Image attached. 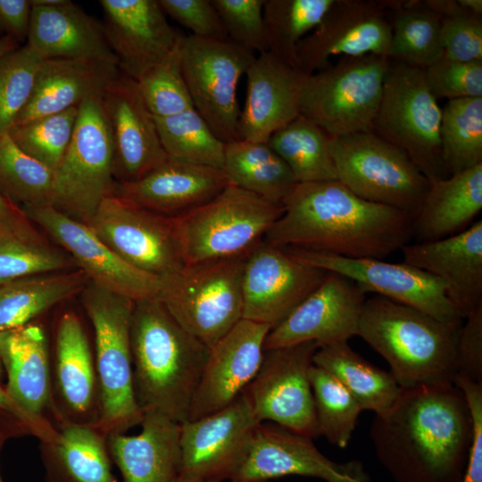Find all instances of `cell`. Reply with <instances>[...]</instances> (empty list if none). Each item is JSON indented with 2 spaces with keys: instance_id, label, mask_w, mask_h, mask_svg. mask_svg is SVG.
<instances>
[{
  "instance_id": "1",
  "label": "cell",
  "mask_w": 482,
  "mask_h": 482,
  "mask_svg": "<svg viewBox=\"0 0 482 482\" xmlns=\"http://www.w3.org/2000/svg\"><path fill=\"white\" fill-rule=\"evenodd\" d=\"M377 458L395 482H460L472 436L462 392L454 384L401 388L370 425Z\"/></svg>"
},
{
  "instance_id": "2",
  "label": "cell",
  "mask_w": 482,
  "mask_h": 482,
  "mask_svg": "<svg viewBox=\"0 0 482 482\" xmlns=\"http://www.w3.org/2000/svg\"><path fill=\"white\" fill-rule=\"evenodd\" d=\"M264 241L345 258L384 259L410 244L412 217L367 201L339 180L297 183Z\"/></svg>"
},
{
  "instance_id": "3",
  "label": "cell",
  "mask_w": 482,
  "mask_h": 482,
  "mask_svg": "<svg viewBox=\"0 0 482 482\" xmlns=\"http://www.w3.org/2000/svg\"><path fill=\"white\" fill-rule=\"evenodd\" d=\"M130 345L140 411L187 421L210 348L185 330L158 298L135 302Z\"/></svg>"
},
{
  "instance_id": "4",
  "label": "cell",
  "mask_w": 482,
  "mask_h": 482,
  "mask_svg": "<svg viewBox=\"0 0 482 482\" xmlns=\"http://www.w3.org/2000/svg\"><path fill=\"white\" fill-rule=\"evenodd\" d=\"M459 328L375 295L364 302L357 336L387 362L401 388H411L453 384Z\"/></svg>"
},
{
  "instance_id": "5",
  "label": "cell",
  "mask_w": 482,
  "mask_h": 482,
  "mask_svg": "<svg viewBox=\"0 0 482 482\" xmlns=\"http://www.w3.org/2000/svg\"><path fill=\"white\" fill-rule=\"evenodd\" d=\"M95 335V366L99 392L96 427L106 436L141 423L135 397L130 326L135 302L93 283L80 294Z\"/></svg>"
},
{
  "instance_id": "6",
  "label": "cell",
  "mask_w": 482,
  "mask_h": 482,
  "mask_svg": "<svg viewBox=\"0 0 482 482\" xmlns=\"http://www.w3.org/2000/svg\"><path fill=\"white\" fill-rule=\"evenodd\" d=\"M246 257L186 264L160 278L158 299L185 330L209 348L243 319Z\"/></svg>"
},
{
  "instance_id": "7",
  "label": "cell",
  "mask_w": 482,
  "mask_h": 482,
  "mask_svg": "<svg viewBox=\"0 0 482 482\" xmlns=\"http://www.w3.org/2000/svg\"><path fill=\"white\" fill-rule=\"evenodd\" d=\"M283 205L229 184L177 219L186 264L246 256L263 241Z\"/></svg>"
},
{
  "instance_id": "8",
  "label": "cell",
  "mask_w": 482,
  "mask_h": 482,
  "mask_svg": "<svg viewBox=\"0 0 482 482\" xmlns=\"http://www.w3.org/2000/svg\"><path fill=\"white\" fill-rule=\"evenodd\" d=\"M389 62L377 54L344 56L308 75L300 114L330 137L371 131Z\"/></svg>"
},
{
  "instance_id": "9",
  "label": "cell",
  "mask_w": 482,
  "mask_h": 482,
  "mask_svg": "<svg viewBox=\"0 0 482 482\" xmlns=\"http://www.w3.org/2000/svg\"><path fill=\"white\" fill-rule=\"evenodd\" d=\"M441 115L424 70L390 60L371 131L405 152L429 181L448 177L441 154Z\"/></svg>"
},
{
  "instance_id": "10",
  "label": "cell",
  "mask_w": 482,
  "mask_h": 482,
  "mask_svg": "<svg viewBox=\"0 0 482 482\" xmlns=\"http://www.w3.org/2000/svg\"><path fill=\"white\" fill-rule=\"evenodd\" d=\"M337 180L358 196L413 217L429 180L399 147L372 131L330 137Z\"/></svg>"
},
{
  "instance_id": "11",
  "label": "cell",
  "mask_w": 482,
  "mask_h": 482,
  "mask_svg": "<svg viewBox=\"0 0 482 482\" xmlns=\"http://www.w3.org/2000/svg\"><path fill=\"white\" fill-rule=\"evenodd\" d=\"M113 145L102 95L85 100L69 147L54 172L51 205L87 224L101 203L112 195Z\"/></svg>"
},
{
  "instance_id": "12",
  "label": "cell",
  "mask_w": 482,
  "mask_h": 482,
  "mask_svg": "<svg viewBox=\"0 0 482 482\" xmlns=\"http://www.w3.org/2000/svg\"><path fill=\"white\" fill-rule=\"evenodd\" d=\"M254 57L229 39L182 37L181 71L194 109L225 144L240 139L237 84Z\"/></svg>"
},
{
  "instance_id": "13",
  "label": "cell",
  "mask_w": 482,
  "mask_h": 482,
  "mask_svg": "<svg viewBox=\"0 0 482 482\" xmlns=\"http://www.w3.org/2000/svg\"><path fill=\"white\" fill-rule=\"evenodd\" d=\"M87 227L135 268L162 278L186 265L177 219L107 196Z\"/></svg>"
},
{
  "instance_id": "14",
  "label": "cell",
  "mask_w": 482,
  "mask_h": 482,
  "mask_svg": "<svg viewBox=\"0 0 482 482\" xmlns=\"http://www.w3.org/2000/svg\"><path fill=\"white\" fill-rule=\"evenodd\" d=\"M261 422L243 392L212 414L181 424L179 482L231 480L244 463Z\"/></svg>"
},
{
  "instance_id": "15",
  "label": "cell",
  "mask_w": 482,
  "mask_h": 482,
  "mask_svg": "<svg viewBox=\"0 0 482 482\" xmlns=\"http://www.w3.org/2000/svg\"><path fill=\"white\" fill-rule=\"evenodd\" d=\"M315 342L264 350L261 367L245 389L255 417L313 439L320 435L310 368Z\"/></svg>"
},
{
  "instance_id": "16",
  "label": "cell",
  "mask_w": 482,
  "mask_h": 482,
  "mask_svg": "<svg viewBox=\"0 0 482 482\" xmlns=\"http://www.w3.org/2000/svg\"><path fill=\"white\" fill-rule=\"evenodd\" d=\"M298 260L345 276L366 294L373 293L414 308L447 325L459 327L463 317L447 297L443 284L408 263L382 259L345 258L300 248H284Z\"/></svg>"
},
{
  "instance_id": "17",
  "label": "cell",
  "mask_w": 482,
  "mask_h": 482,
  "mask_svg": "<svg viewBox=\"0 0 482 482\" xmlns=\"http://www.w3.org/2000/svg\"><path fill=\"white\" fill-rule=\"evenodd\" d=\"M327 273L263 240L245 261L243 319L273 328L323 281Z\"/></svg>"
},
{
  "instance_id": "18",
  "label": "cell",
  "mask_w": 482,
  "mask_h": 482,
  "mask_svg": "<svg viewBox=\"0 0 482 482\" xmlns=\"http://www.w3.org/2000/svg\"><path fill=\"white\" fill-rule=\"evenodd\" d=\"M391 26L383 1L336 0L320 23L297 45V66L311 75L335 56L388 58Z\"/></svg>"
},
{
  "instance_id": "19",
  "label": "cell",
  "mask_w": 482,
  "mask_h": 482,
  "mask_svg": "<svg viewBox=\"0 0 482 482\" xmlns=\"http://www.w3.org/2000/svg\"><path fill=\"white\" fill-rule=\"evenodd\" d=\"M22 211L71 256L94 285L134 302L158 298L160 278L129 264L87 225L50 205L25 207Z\"/></svg>"
},
{
  "instance_id": "20",
  "label": "cell",
  "mask_w": 482,
  "mask_h": 482,
  "mask_svg": "<svg viewBox=\"0 0 482 482\" xmlns=\"http://www.w3.org/2000/svg\"><path fill=\"white\" fill-rule=\"evenodd\" d=\"M367 294L351 279L328 271L323 281L268 333L264 350L315 342L319 347L357 336Z\"/></svg>"
},
{
  "instance_id": "21",
  "label": "cell",
  "mask_w": 482,
  "mask_h": 482,
  "mask_svg": "<svg viewBox=\"0 0 482 482\" xmlns=\"http://www.w3.org/2000/svg\"><path fill=\"white\" fill-rule=\"evenodd\" d=\"M297 475L326 482H370L358 461L337 462L325 456L312 439L279 426L258 425L247 456L231 482H267Z\"/></svg>"
},
{
  "instance_id": "22",
  "label": "cell",
  "mask_w": 482,
  "mask_h": 482,
  "mask_svg": "<svg viewBox=\"0 0 482 482\" xmlns=\"http://www.w3.org/2000/svg\"><path fill=\"white\" fill-rule=\"evenodd\" d=\"M102 101L113 145L116 182L138 180L168 160L155 117L137 80L120 72L104 89Z\"/></svg>"
},
{
  "instance_id": "23",
  "label": "cell",
  "mask_w": 482,
  "mask_h": 482,
  "mask_svg": "<svg viewBox=\"0 0 482 482\" xmlns=\"http://www.w3.org/2000/svg\"><path fill=\"white\" fill-rule=\"evenodd\" d=\"M270 328L241 319L210 348L187 420H195L234 402L256 376Z\"/></svg>"
},
{
  "instance_id": "24",
  "label": "cell",
  "mask_w": 482,
  "mask_h": 482,
  "mask_svg": "<svg viewBox=\"0 0 482 482\" xmlns=\"http://www.w3.org/2000/svg\"><path fill=\"white\" fill-rule=\"evenodd\" d=\"M107 41L120 71L137 80L176 46L181 33L158 0H101Z\"/></svg>"
},
{
  "instance_id": "25",
  "label": "cell",
  "mask_w": 482,
  "mask_h": 482,
  "mask_svg": "<svg viewBox=\"0 0 482 482\" xmlns=\"http://www.w3.org/2000/svg\"><path fill=\"white\" fill-rule=\"evenodd\" d=\"M52 411L60 426H96L99 416L95 360L82 322L73 312L63 313L56 327Z\"/></svg>"
},
{
  "instance_id": "26",
  "label": "cell",
  "mask_w": 482,
  "mask_h": 482,
  "mask_svg": "<svg viewBox=\"0 0 482 482\" xmlns=\"http://www.w3.org/2000/svg\"><path fill=\"white\" fill-rule=\"evenodd\" d=\"M245 75L247 90L239 117V137L267 143L276 130L300 115L308 75L269 51L255 54Z\"/></svg>"
},
{
  "instance_id": "27",
  "label": "cell",
  "mask_w": 482,
  "mask_h": 482,
  "mask_svg": "<svg viewBox=\"0 0 482 482\" xmlns=\"http://www.w3.org/2000/svg\"><path fill=\"white\" fill-rule=\"evenodd\" d=\"M403 262L436 278L463 319L482 305V220L455 235L408 244Z\"/></svg>"
},
{
  "instance_id": "28",
  "label": "cell",
  "mask_w": 482,
  "mask_h": 482,
  "mask_svg": "<svg viewBox=\"0 0 482 482\" xmlns=\"http://www.w3.org/2000/svg\"><path fill=\"white\" fill-rule=\"evenodd\" d=\"M229 184L221 169L168 159L138 180L115 182L112 195L178 219L212 200Z\"/></svg>"
},
{
  "instance_id": "29",
  "label": "cell",
  "mask_w": 482,
  "mask_h": 482,
  "mask_svg": "<svg viewBox=\"0 0 482 482\" xmlns=\"http://www.w3.org/2000/svg\"><path fill=\"white\" fill-rule=\"evenodd\" d=\"M31 6L25 45L39 58L90 59L117 64L103 23L76 4L62 0L54 5Z\"/></svg>"
},
{
  "instance_id": "30",
  "label": "cell",
  "mask_w": 482,
  "mask_h": 482,
  "mask_svg": "<svg viewBox=\"0 0 482 482\" xmlns=\"http://www.w3.org/2000/svg\"><path fill=\"white\" fill-rule=\"evenodd\" d=\"M136 436H106L121 482H174L181 462V424L154 411L144 412Z\"/></svg>"
},
{
  "instance_id": "31",
  "label": "cell",
  "mask_w": 482,
  "mask_h": 482,
  "mask_svg": "<svg viewBox=\"0 0 482 482\" xmlns=\"http://www.w3.org/2000/svg\"><path fill=\"white\" fill-rule=\"evenodd\" d=\"M120 73L116 63L90 59H48L40 63L31 96L14 125L79 107L103 95Z\"/></svg>"
},
{
  "instance_id": "32",
  "label": "cell",
  "mask_w": 482,
  "mask_h": 482,
  "mask_svg": "<svg viewBox=\"0 0 482 482\" xmlns=\"http://www.w3.org/2000/svg\"><path fill=\"white\" fill-rule=\"evenodd\" d=\"M0 361L7 372L6 393L25 412L46 419L52 410V366L47 338L39 325L0 331Z\"/></svg>"
},
{
  "instance_id": "33",
  "label": "cell",
  "mask_w": 482,
  "mask_h": 482,
  "mask_svg": "<svg viewBox=\"0 0 482 482\" xmlns=\"http://www.w3.org/2000/svg\"><path fill=\"white\" fill-rule=\"evenodd\" d=\"M482 210V163L444 179L429 187L412 217L416 242L442 239L469 228Z\"/></svg>"
},
{
  "instance_id": "34",
  "label": "cell",
  "mask_w": 482,
  "mask_h": 482,
  "mask_svg": "<svg viewBox=\"0 0 482 482\" xmlns=\"http://www.w3.org/2000/svg\"><path fill=\"white\" fill-rule=\"evenodd\" d=\"M40 451L46 482H118L106 436L93 425H62Z\"/></svg>"
},
{
  "instance_id": "35",
  "label": "cell",
  "mask_w": 482,
  "mask_h": 482,
  "mask_svg": "<svg viewBox=\"0 0 482 482\" xmlns=\"http://www.w3.org/2000/svg\"><path fill=\"white\" fill-rule=\"evenodd\" d=\"M89 278L80 269L38 274L0 286V331L19 328L81 292Z\"/></svg>"
},
{
  "instance_id": "36",
  "label": "cell",
  "mask_w": 482,
  "mask_h": 482,
  "mask_svg": "<svg viewBox=\"0 0 482 482\" xmlns=\"http://www.w3.org/2000/svg\"><path fill=\"white\" fill-rule=\"evenodd\" d=\"M312 362L340 382L363 410L372 411L375 415L386 413L401 391L390 371L363 359L348 342L319 347Z\"/></svg>"
},
{
  "instance_id": "37",
  "label": "cell",
  "mask_w": 482,
  "mask_h": 482,
  "mask_svg": "<svg viewBox=\"0 0 482 482\" xmlns=\"http://www.w3.org/2000/svg\"><path fill=\"white\" fill-rule=\"evenodd\" d=\"M222 170L230 184L279 204L297 184L288 166L262 142L227 143Z\"/></svg>"
},
{
  "instance_id": "38",
  "label": "cell",
  "mask_w": 482,
  "mask_h": 482,
  "mask_svg": "<svg viewBox=\"0 0 482 482\" xmlns=\"http://www.w3.org/2000/svg\"><path fill=\"white\" fill-rule=\"evenodd\" d=\"M383 3L391 26L389 60L425 69L443 57L441 17L425 1Z\"/></svg>"
},
{
  "instance_id": "39",
  "label": "cell",
  "mask_w": 482,
  "mask_h": 482,
  "mask_svg": "<svg viewBox=\"0 0 482 482\" xmlns=\"http://www.w3.org/2000/svg\"><path fill=\"white\" fill-rule=\"evenodd\" d=\"M330 137L303 115L276 130L269 146L288 166L297 183L337 179L329 149Z\"/></svg>"
},
{
  "instance_id": "40",
  "label": "cell",
  "mask_w": 482,
  "mask_h": 482,
  "mask_svg": "<svg viewBox=\"0 0 482 482\" xmlns=\"http://www.w3.org/2000/svg\"><path fill=\"white\" fill-rule=\"evenodd\" d=\"M336 0H264L268 51L298 69L296 47L322 21Z\"/></svg>"
},
{
  "instance_id": "41",
  "label": "cell",
  "mask_w": 482,
  "mask_h": 482,
  "mask_svg": "<svg viewBox=\"0 0 482 482\" xmlns=\"http://www.w3.org/2000/svg\"><path fill=\"white\" fill-rule=\"evenodd\" d=\"M439 135L447 176L482 163V97L447 101Z\"/></svg>"
},
{
  "instance_id": "42",
  "label": "cell",
  "mask_w": 482,
  "mask_h": 482,
  "mask_svg": "<svg viewBox=\"0 0 482 482\" xmlns=\"http://www.w3.org/2000/svg\"><path fill=\"white\" fill-rule=\"evenodd\" d=\"M155 120L168 159L222 170L226 144L194 108Z\"/></svg>"
},
{
  "instance_id": "43",
  "label": "cell",
  "mask_w": 482,
  "mask_h": 482,
  "mask_svg": "<svg viewBox=\"0 0 482 482\" xmlns=\"http://www.w3.org/2000/svg\"><path fill=\"white\" fill-rule=\"evenodd\" d=\"M54 171L0 136V194L19 207L51 205Z\"/></svg>"
},
{
  "instance_id": "44",
  "label": "cell",
  "mask_w": 482,
  "mask_h": 482,
  "mask_svg": "<svg viewBox=\"0 0 482 482\" xmlns=\"http://www.w3.org/2000/svg\"><path fill=\"white\" fill-rule=\"evenodd\" d=\"M309 377L320 435L339 448L346 447L363 409L325 370L312 364Z\"/></svg>"
},
{
  "instance_id": "45",
  "label": "cell",
  "mask_w": 482,
  "mask_h": 482,
  "mask_svg": "<svg viewBox=\"0 0 482 482\" xmlns=\"http://www.w3.org/2000/svg\"><path fill=\"white\" fill-rule=\"evenodd\" d=\"M78 109L71 108L13 125L7 133L25 154L54 172L73 136Z\"/></svg>"
},
{
  "instance_id": "46",
  "label": "cell",
  "mask_w": 482,
  "mask_h": 482,
  "mask_svg": "<svg viewBox=\"0 0 482 482\" xmlns=\"http://www.w3.org/2000/svg\"><path fill=\"white\" fill-rule=\"evenodd\" d=\"M77 268L65 250L47 240L33 241L11 236L0 238V286L29 276Z\"/></svg>"
},
{
  "instance_id": "47",
  "label": "cell",
  "mask_w": 482,
  "mask_h": 482,
  "mask_svg": "<svg viewBox=\"0 0 482 482\" xmlns=\"http://www.w3.org/2000/svg\"><path fill=\"white\" fill-rule=\"evenodd\" d=\"M181 34L173 49L137 80L141 95L156 118L194 108L180 64Z\"/></svg>"
},
{
  "instance_id": "48",
  "label": "cell",
  "mask_w": 482,
  "mask_h": 482,
  "mask_svg": "<svg viewBox=\"0 0 482 482\" xmlns=\"http://www.w3.org/2000/svg\"><path fill=\"white\" fill-rule=\"evenodd\" d=\"M42 61L26 45L0 57V136L28 104Z\"/></svg>"
},
{
  "instance_id": "49",
  "label": "cell",
  "mask_w": 482,
  "mask_h": 482,
  "mask_svg": "<svg viewBox=\"0 0 482 482\" xmlns=\"http://www.w3.org/2000/svg\"><path fill=\"white\" fill-rule=\"evenodd\" d=\"M423 70L436 100L482 97V61L461 62L443 55Z\"/></svg>"
},
{
  "instance_id": "50",
  "label": "cell",
  "mask_w": 482,
  "mask_h": 482,
  "mask_svg": "<svg viewBox=\"0 0 482 482\" xmlns=\"http://www.w3.org/2000/svg\"><path fill=\"white\" fill-rule=\"evenodd\" d=\"M229 39L255 54L268 51L264 0H212Z\"/></svg>"
},
{
  "instance_id": "51",
  "label": "cell",
  "mask_w": 482,
  "mask_h": 482,
  "mask_svg": "<svg viewBox=\"0 0 482 482\" xmlns=\"http://www.w3.org/2000/svg\"><path fill=\"white\" fill-rule=\"evenodd\" d=\"M440 42L446 58L482 61V16L462 11L441 17Z\"/></svg>"
},
{
  "instance_id": "52",
  "label": "cell",
  "mask_w": 482,
  "mask_h": 482,
  "mask_svg": "<svg viewBox=\"0 0 482 482\" xmlns=\"http://www.w3.org/2000/svg\"><path fill=\"white\" fill-rule=\"evenodd\" d=\"M164 13L188 29L192 36L217 40L229 39L212 0H158Z\"/></svg>"
},
{
  "instance_id": "53",
  "label": "cell",
  "mask_w": 482,
  "mask_h": 482,
  "mask_svg": "<svg viewBox=\"0 0 482 482\" xmlns=\"http://www.w3.org/2000/svg\"><path fill=\"white\" fill-rule=\"evenodd\" d=\"M455 344L456 376L482 383V305L464 318Z\"/></svg>"
},
{
  "instance_id": "54",
  "label": "cell",
  "mask_w": 482,
  "mask_h": 482,
  "mask_svg": "<svg viewBox=\"0 0 482 482\" xmlns=\"http://www.w3.org/2000/svg\"><path fill=\"white\" fill-rule=\"evenodd\" d=\"M453 384L465 397L472 423L467 463L460 482H482V383L457 375Z\"/></svg>"
},
{
  "instance_id": "55",
  "label": "cell",
  "mask_w": 482,
  "mask_h": 482,
  "mask_svg": "<svg viewBox=\"0 0 482 482\" xmlns=\"http://www.w3.org/2000/svg\"><path fill=\"white\" fill-rule=\"evenodd\" d=\"M31 10L30 0H0V37L27 41Z\"/></svg>"
},
{
  "instance_id": "56",
  "label": "cell",
  "mask_w": 482,
  "mask_h": 482,
  "mask_svg": "<svg viewBox=\"0 0 482 482\" xmlns=\"http://www.w3.org/2000/svg\"><path fill=\"white\" fill-rule=\"evenodd\" d=\"M21 207L0 194V229L9 236L28 240L44 241L46 238L36 229Z\"/></svg>"
},
{
  "instance_id": "57",
  "label": "cell",
  "mask_w": 482,
  "mask_h": 482,
  "mask_svg": "<svg viewBox=\"0 0 482 482\" xmlns=\"http://www.w3.org/2000/svg\"><path fill=\"white\" fill-rule=\"evenodd\" d=\"M0 408L16 418L29 433L39 439L40 443L53 440L57 434V428H54L48 420L37 419L25 412L1 387Z\"/></svg>"
},
{
  "instance_id": "58",
  "label": "cell",
  "mask_w": 482,
  "mask_h": 482,
  "mask_svg": "<svg viewBox=\"0 0 482 482\" xmlns=\"http://www.w3.org/2000/svg\"><path fill=\"white\" fill-rule=\"evenodd\" d=\"M20 44L13 38L4 36L0 37V57L20 47Z\"/></svg>"
},
{
  "instance_id": "59",
  "label": "cell",
  "mask_w": 482,
  "mask_h": 482,
  "mask_svg": "<svg viewBox=\"0 0 482 482\" xmlns=\"http://www.w3.org/2000/svg\"><path fill=\"white\" fill-rule=\"evenodd\" d=\"M461 5L473 14L482 16L481 0H460Z\"/></svg>"
},
{
  "instance_id": "60",
  "label": "cell",
  "mask_w": 482,
  "mask_h": 482,
  "mask_svg": "<svg viewBox=\"0 0 482 482\" xmlns=\"http://www.w3.org/2000/svg\"><path fill=\"white\" fill-rule=\"evenodd\" d=\"M9 235H7L6 233H4L3 230L0 229V238L3 237H8ZM12 237V236H11Z\"/></svg>"
},
{
  "instance_id": "61",
  "label": "cell",
  "mask_w": 482,
  "mask_h": 482,
  "mask_svg": "<svg viewBox=\"0 0 482 482\" xmlns=\"http://www.w3.org/2000/svg\"><path fill=\"white\" fill-rule=\"evenodd\" d=\"M0 363H1V361H0ZM0 373H1V364H0Z\"/></svg>"
},
{
  "instance_id": "62",
  "label": "cell",
  "mask_w": 482,
  "mask_h": 482,
  "mask_svg": "<svg viewBox=\"0 0 482 482\" xmlns=\"http://www.w3.org/2000/svg\"><path fill=\"white\" fill-rule=\"evenodd\" d=\"M174 482H179V481H178L177 478H176V480Z\"/></svg>"
},
{
  "instance_id": "63",
  "label": "cell",
  "mask_w": 482,
  "mask_h": 482,
  "mask_svg": "<svg viewBox=\"0 0 482 482\" xmlns=\"http://www.w3.org/2000/svg\"><path fill=\"white\" fill-rule=\"evenodd\" d=\"M0 482H3L2 479H1V477H0Z\"/></svg>"
},
{
  "instance_id": "64",
  "label": "cell",
  "mask_w": 482,
  "mask_h": 482,
  "mask_svg": "<svg viewBox=\"0 0 482 482\" xmlns=\"http://www.w3.org/2000/svg\"></svg>"
}]
</instances>
